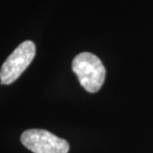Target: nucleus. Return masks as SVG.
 Segmentation results:
<instances>
[{
  "mask_svg": "<svg viewBox=\"0 0 153 153\" xmlns=\"http://www.w3.org/2000/svg\"><path fill=\"white\" fill-rule=\"evenodd\" d=\"M72 71L80 84L89 93H96L102 87L105 77V69L96 55L83 52L72 60Z\"/></svg>",
  "mask_w": 153,
  "mask_h": 153,
  "instance_id": "f257e3e1",
  "label": "nucleus"
},
{
  "mask_svg": "<svg viewBox=\"0 0 153 153\" xmlns=\"http://www.w3.org/2000/svg\"><path fill=\"white\" fill-rule=\"evenodd\" d=\"M36 47L32 41H24L6 59L0 69V82L11 84L23 73L35 57Z\"/></svg>",
  "mask_w": 153,
  "mask_h": 153,
  "instance_id": "f03ea898",
  "label": "nucleus"
},
{
  "mask_svg": "<svg viewBox=\"0 0 153 153\" xmlns=\"http://www.w3.org/2000/svg\"><path fill=\"white\" fill-rule=\"evenodd\" d=\"M22 143L34 153H67L69 144L44 129H28L22 134Z\"/></svg>",
  "mask_w": 153,
  "mask_h": 153,
  "instance_id": "7ed1b4c3",
  "label": "nucleus"
}]
</instances>
